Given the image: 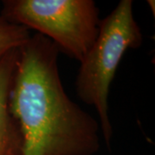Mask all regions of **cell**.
I'll return each instance as SVG.
<instances>
[{
	"mask_svg": "<svg viewBox=\"0 0 155 155\" xmlns=\"http://www.w3.org/2000/svg\"><path fill=\"white\" fill-rule=\"evenodd\" d=\"M59 53L37 33L18 48L9 103L22 133L23 155H93L100 148L98 121L63 87Z\"/></svg>",
	"mask_w": 155,
	"mask_h": 155,
	"instance_id": "6da1fadb",
	"label": "cell"
},
{
	"mask_svg": "<svg viewBox=\"0 0 155 155\" xmlns=\"http://www.w3.org/2000/svg\"><path fill=\"white\" fill-rule=\"evenodd\" d=\"M132 0H122L100 21L98 34L91 48L80 61L75 91L83 103L93 106L100 128L110 147L113 127L109 115V94L122 57L128 49L143 42V35L134 19Z\"/></svg>",
	"mask_w": 155,
	"mask_h": 155,
	"instance_id": "7a4b0ae2",
	"label": "cell"
},
{
	"mask_svg": "<svg viewBox=\"0 0 155 155\" xmlns=\"http://www.w3.org/2000/svg\"><path fill=\"white\" fill-rule=\"evenodd\" d=\"M9 22L34 29L78 62L95 42L101 19L93 0H5Z\"/></svg>",
	"mask_w": 155,
	"mask_h": 155,
	"instance_id": "3957f363",
	"label": "cell"
},
{
	"mask_svg": "<svg viewBox=\"0 0 155 155\" xmlns=\"http://www.w3.org/2000/svg\"><path fill=\"white\" fill-rule=\"evenodd\" d=\"M17 57L18 48L0 60V155H23L22 133L9 103Z\"/></svg>",
	"mask_w": 155,
	"mask_h": 155,
	"instance_id": "277c9868",
	"label": "cell"
},
{
	"mask_svg": "<svg viewBox=\"0 0 155 155\" xmlns=\"http://www.w3.org/2000/svg\"><path fill=\"white\" fill-rule=\"evenodd\" d=\"M30 36L28 28L9 22L0 12V60L12 50L19 48Z\"/></svg>",
	"mask_w": 155,
	"mask_h": 155,
	"instance_id": "5b68a950",
	"label": "cell"
}]
</instances>
